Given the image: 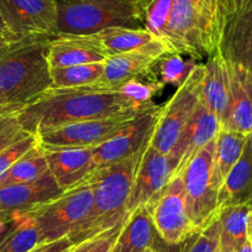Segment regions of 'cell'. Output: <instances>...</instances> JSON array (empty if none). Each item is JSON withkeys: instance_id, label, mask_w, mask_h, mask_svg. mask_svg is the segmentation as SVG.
<instances>
[{"instance_id": "obj_1", "label": "cell", "mask_w": 252, "mask_h": 252, "mask_svg": "<svg viewBox=\"0 0 252 252\" xmlns=\"http://www.w3.org/2000/svg\"><path fill=\"white\" fill-rule=\"evenodd\" d=\"M155 106L154 101L142 103L123 89L101 92L86 87L48 88L21 109L19 121L24 130L36 135L61 125L121 114H140Z\"/></svg>"}, {"instance_id": "obj_2", "label": "cell", "mask_w": 252, "mask_h": 252, "mask_svg": "<svg viewBox=\"0 0 252 252\" xmlns=\"http://www.w3.org/2000/svg\"><path fill=\"white\" fill-rule=\"evenodd\" d=\"M145 29L171 53L208 58L218 50V0H152Z\"/></svg>"}, {"instance_id": "obj_3", "label": "cell", "mask_w": 252, "mask_h": 252, "mask_svg": "<svg viewBox=\"0 0 252 252\" xmlns=\"http://www.w3.org/2000/svg\"><path fill=\"white\" fill-rule=\"evenodd\" d=\"M147 145L123 161L96 167L87 177L93 184L94 203L88 217L69 237L74 244L125 221L135 172Z\"/></svg>"}, {"instance_id": "obj_4", "label": "cell", "mask_w": 252, "mask_h": 252, "mask_svg": "<svg viewBox=\"0 0 252 252\" xmlns=\"http://www.w3.org/2000/svg\"><path fill=\"white\" fill-rule=\"evenodd\" d=\"M48 40L31 41L0 61V105H26L52 87Z\"/></svg>"}, {"instance_id": "obj_5", "label": "cell", "mask_w": 252, "mask_h": 252, "mask_svg": "<svg viewBox=\"0 0 252 252\" xmlns=\"http://www.w3.org/2000/svg\"><path fill=\"white\" fill-rule=\"evenodd\" d=\"M151 1L79 0L73 3H57L58 32L91 35L108 28L145 29L146 10Z\"/></svg>"}, {"instance_id": "obj_6", "label": "cell", "mask_w": 252, "mask_h": 252, "mask_svg": "<svg viewBox=\"0 0 252 252\" xmlns=\"http://www.w3.org/2000/svg\"><path fill=\"white\" fill-rule=\"evenodd\" d=\"M93 203V184L86 178L55 199L26 212L35 220L43 244L71 237L89 215Z\"/></svg>"}, {"instance_id": "obj_7", "label": "cell", "mask_w": 252, "mask_h": 252, "mask_svg": "<svg viewBox=\"0 0 252 252\" xmlns=\"http://www.w3.org/2000/svg\"><path fill=\"white\" fill-rule=\"evenodd\" d=\"M217 137L208 142L188 163L183 173L188 215L197 231H202L219 217V186L214 176V152Z\"/></svg>"}, {"instance_id": "obj_8", "label": "cell", "mask_w": 252, "mask_h": 252, "mask_svg": "<svg viewBox=\"0 0 252 252\" xmlns=\"http://www.w3.org/2000/svg\"><path fill=\"white\" fill-rule=\"evenodd\" d=\"M203 76L204 64H195L173 96L159 110L150 146L161 154L168 155L172 151L189 119L199 105Z\"/></svg>"}, {"instance_id": "obj_9", "label": "cell", "mask_w": 252, "mask_h": 252, "mask_svg": "<svg viewBox=\"0 0 252 252\" xmlns=\"http://www.w3.org/2000/svg\"><path fill=\"white\" fill-rule=\"evenodd\" d=\"M218 51L252 77V0H218Z\"/></svg>"}, {"instance_id": "obj_10", "label": "cell", "mask_w": 252, "mask_h": 252, "mask_svg": "<svg viewBox=\"0 0 252 252\" xmlns=\"http://www.w3.org/2000/svg\"><path fill=\"white\" fill-rule=\"evenodd\" d=\"M171 51L158 38L127 52L110 56L104 62V73L95 83L86 88L101 92L121 91L125 84L132 81L158 82L155 68Z\"/></svg>"}, {"instance_id": "obj_11", "label": "cell", "mask_w": 252, "mask_h": 252, "mask_svg": "<svg viewBox=\"0 0 252 252\" xmlns=\"http://www.w3.org/2000/svg\"><path fill=\"white\" fill-rule=\"evenodd\" d=\"M137 115L139 114L130 113L78 121L43 130L36 136L38 145L45 150L96 147L115 137Z\"/></svg>"}, {"instance_id": "obj_12", "label": "cell", "mask_w": 252, "mask_h": 252, "mask_svg": "<svg viewBox=\"0 0 252 252\" xmlns=\"http://www.w3.org/2000/svg\"><path fill=\"white\" fill-rule=\"evenodd\" d=\"M157 235L168 245L183 244L197 234L188 215L182 176L173 177L158 197L147 205Z\"/></svg>"}, {"instance_id": "obj_13", "label": "cell", "mask_w": 252, "mask_h": 252, "mask_svg": "<svg viewBox=\"0 0 252 252\" xmlns=\"http://www.w3.org/2000/svg\"><path fill=\"white\" fill-rule=\"evenodd\" d=\"M0 16L6 29L29 38H52L58 35L56 0H0Z\"/></svg>"}, {"instance_id": "obj_14", "label": "cell", "mask_w": 252, "mask_h": 252, "mask_svg": "<svg viewBox=\"0 0 252 252\" xmlns=\"http://www.w3.org/2000/svg\"><path fill=\"white\" fill-rule=\"evenodd\" d=\"M159 110L161 108L156 105L139 114L115 137L94 147L95 168L123 161L150 144Z\"/></svg>"}, {"instance_id": "obj_15", "label": "cell", "mask_w": 252, "mask_h": 252, "mask_svg": "<svg viewBox=\"0 0 252 252\" xmlns=\"http://www.w3.org/2000/svg\"><path fill=\"white\" fill-rule=\"evenodd\" d=\"M174 167L167 155L147 145L136 167L126 213L129 217L137 208L147 207L173 178Z\"/></svg>"}, {"instance_id": "obj_16", "label": "cell", "mask_w": 252, "mask_h": 252, "mask_svg": "<svg viewBox=\"0 0 252 252\" xmlns=\"http://www.w3.org/2000/svg\"><path fill=\"white\" fill-rule=\"evenodd\" d=\"M221 131V123L200 100L181 137L167 156L174 167L173 177L183 173L193 157Z\"/></svg>"}, {"instance_id": "obj_17", "label": "cell", "mask_w": 252, "mask_h": 252, "mask_svg": "<svg viewBox=\"0 0 252 252\" xmlns=\"http://www.w3.org/2000/svg\"><path fill=\"white\" fill-rule=\"evenodd\" d=\"M108 52L95 33H60L48 40L47 61L51 68L105 62Z\"/></svg>"}, {"instance_id": "obj_18", "label": "cell", "mask_w": 252, "mask_h": 252, "mask_svg": "<svg viewBox=\"0 0 252 252\" xmlns=\"http://www.w3.org/2000/svg\"><path fill=\"white\" fill-rule=\"evenodd\" d=\"M42 150L48 169L63 192L83 182L95 169L94 147Z\"/></svg>"}, {"instance_id": "obj_19", "label": "cell", "mask_w": 252, "mask_h": 252, "mask_svg": "<svg viewBox=\"0 0 252 252\" xmlns=\"http://www.w3.org/2000/svg\"><path fill=\"white\" fill-rule=\"evenodd\" d=\"M62 193L63 190L48 171L33 181L0 188V213L30 210L55 199Z\"/></svg>"}, {"instance_id": "obj_20", "label": "cell", "mask_w": 252, "mask_h": 252, "mask_svg": "<svg viewBox=\"0 0 252 252\" xmlns=\"http://www.w3.org/2000/svg\"><path fill=\"white\" fill-rule=\"evenodd\" d=\"M226 66L230 78V100L221 130L250 135L252 132V77L236 64L226 62Z\"/></svg>"}, {"instance_id": "obj_21", "label": "cell", "mask_w": 252, "mask_h": 252, "mask_svg": "<svg viewBox=\"0 0 252 252\" xmlns=\"http://www.w3.org/2000/svg\"><path fill=\"white\" fill-rule=\"evenodd\" d=\"M202 103L224 123L230 100V78L227 66L219 51L209 56L204 63L202 81Z\"/></svg>"}, {"instance_id": "obj_22", "label": "cell", "mask_w": 252, "mask_h": 252, "mask_svg": "<svg viewBox=\"0 0 252 252\" xmlns=\"http://www.w3.org/2000/svg\"><path fill=\"white\" fill-rule=\"evenodd\" d=\"M252 199V132L247 135L244 150L225 178L218 194V210L232 205L249 204Z\"/></svg>"}, {"instance_id": "obj_23", "label": "cell", "mask_w": 252, "mask_h": 252, "mask_svg": "<svg viewBox=\"0 0 252 252\" xmlns=\"http://www.w3.org/2000/svg\"><path fill=\"white\" fill-rule=\"evenodd\" d=\"M159 241L149 209L141 207L126 218L111 252H144L157 249Z\"/></svg>"}, {"instance_id": "obj_24", "label": "cell", "mask_w": 252, "mask_h": 252, "mask_svg": "<svg viewBox=\"0 0 252 252\" xmlns=\"http://www.w3.org/2000/svg\"><path fill=\"white\" fill-rule=\"evenodd\" d=\"M247 135L221 130L217 136L214 152V176L219 188L232 167L239 161L244 150Z\"/></svg>"}, {"instance_id": "obj_25", "label": "cell", "mask_w": 252, "mask_h": 252, "mask_svg": "<svg viewBox=\"0 0 252 252\" xmlns=\"http://www.w3.org/2000/svg\"><path fill=\"white\" fill-rule=\"evenodd\" d=\"M109 57L127 52L154 41L155 36L147 29L108 28L95 32Z\"/></svg>"}, {"instance_id": "obj_26", "label": "cell", "mask_w": 252, "mask_h": 252, "mask_svg": "<svg viewBox=\"0 0 252 252\" xmlns=\"http://www.w3.org/2000/svg\"><path fill=\"white\" fill-rule=\"evenodd\" d=\"M15 225L0 244V252H30L41 244V236L35 220L26 210L14 212Z\"/></svg>"}, {"instance_id": "obj_27", "label": "cell", "mask_w": 252, "mask_h": 252, "mask_svg": "<svg viewBox=\"0 0 252 252\" xmlns=\"http://www.w3.org/2000/svg\"><path fill=\"white\" fill-rule=\"evenodd\" d=\"M48 171L45 152L37 145L0 176V188L33 181Z\"/></svg>"}, {"instance_id": "obj_28", "label": "cell", "mask_w": 252, "mask_h": 252, "mask_svg": "<svg viewBox=\"0 0 252 252\" xmlns=\"http://www.w3.org/2000/svg\"><path fill=\"white\" fill-rule=\"evenodd\" d=\"M249 213V204L232 205L219 210V220L221 225L219 245L237 250L247 241Z\"/></svg>"}, {"instance_id": "obj_29", "label": "cell", "mask_w": 252, "mask_h": 252, "mask_svg": "<svg viewBox=\"0 0 252 252\" xmlns=\"http://www.w3.org/2000/svg\"><path fill=\"white\" fill-rule=\"evenodd\" d=\"M104 73V62L51 68V88H78L95 83Z\"/></svg>"}, {"instance_id": "obj_30", "label": "cell", "mask_w": 252, "mask_h": 252, "mask_svg": "<svg viewBox=\"0 0 252 252\" xmlns=\"http://www.w3.org/2000/svg\"><path fill=\"white\" fill-rule=\"evenodd\" d=\"M221 225L219 217L205 229L197 232L182 244L181 252H215L220 242Z\"/></svg>"}, {"instance_id": "obj_31", "label": "cell", "mask_w": 252, "mask_h": 252, "mask_svg": "<svg viewBox=\"0 0 252 252\" xmlns=\"http://www.w3.org/2000/svg\"><path fill=\"white\" fill-rule=\"evenodd\" d=\"M158 66L159 72H161L162 83H171L179 87L186 81L188 74L190 73L193 67L195 66V63L194 60L184 61L181 57V55L169 53L166 57L162 58L161 62L158 63Z\"/></svg>"}, {"instance_id": "obj_32", "label": "cell", "mask_w": 252, "mask_h": 252, "mask_svg": "<svg viewBox=\"0 0 252 252\" xmlns=\"http://www.w3.org/2000/svg\"><path fill=\"white\" fill-rule=\"evenodd\" d=\"M124 222L108 230H104L93 236L87 237L86 240L78 244H74L71 252H111L114 244L123 229Z\"/></svg>"}, {"instance_id": "obj_33", "label": "cell", "mask_w": 252, "mask_h": 252, "mask_svg": "<svg viewBox=\"0 0 252 252\" xmlns=\"http://www.w3.org/2000/svg\"><path fill=\"white\" fill-rule=\"evenodd\" d=\"M37 145V136L32 132H29L28 135L4 149L0 152V176Z\"/></svg>"}, {"instance_id": "obj_34", "label": "cell", "mask_w": 252, "mask_h": 252, "mask_svg": "<svg viewBox=\"0 0 252 252\" xmlns=\"http://www.w3.org/2000/svg\"><path fill=\"white\" fill-rule=\"evenodd\" d=\"M35 40H38V38L23 37V36H18L10 32V31H0V61L13 51Z\"/></svg>"}, {"instance_id": "obj_35", "label": "cell", "mask_w": 252, "mask_h": 252, "mask_svg": "<svg viewBox=\"0 0 252 252\" xmlns=\"http://www.w3.org/2000/svg\"><path fill=\"white\" fill-rule=\"evenodd\" d=\"M73 245L74 242L69 237H63V239L55 240V241L37 245L30 252H71Z\"/></svg>"}, {"instance_id": "obj_36", "label": "cell", "mask_w": 252, "mask_h": 252, "mask_svg": "<svg viewBox=\"0 0 252 252\" xmlns=\"http://www.w3.org/2000/svg\"><path fill=\"white\" fill-rule=\"evenodd\" d=\"M10 214H11V219L9 220V221L6 222V224L4 225V226L0 227V244H1V242L4 241V239H5V237L8 236L9 232L11 231V229H13L14 225H15V219H14L13 213H10Z\"/></svg>"}, {"instance_id": "obj_37", "label": "cell", "mask_w": 252, "mask_h": 252, "mask_svg": "<svg viewBox=\"0 0 252 252\" xmlns=\"http://www.w3.org/2000/svg\"><path fill=\"white\" fill-rule=\"evenodd\" d=\"M182 244L179 245H168L161 240L157 246V252H181Z\"/></svg>"}, {"instance_id": "obj_38", "label": "cell", "mask_w": 252, "mask_h": 252, "mask_svg": "<svg viewBox=\"0 0 252 252\" xmlns=\"http://www.w3.org/2000/svg\"><path fill=\"white\" fill-rule=\"evenodd\" d=\"M247 241L252 245V210H250L247 219Z\"/></svg>"}, {"instance_id": "obj_39", "label": "cell", "mask_w": 252, "mask_h": 252, "mask_svg": "<svg viewBox=\"0 0 252 252\" xmlns=\"http://www.w3.org/2000/svg\"><path fill=\"white\" fill-rule=\"evenodd\" d=\"M11 219L10 213H0V227L4 226Z\"/></svg>"}, {"instance_id": "obj_40", "label": "cell", "mask_w": 252, "mask_h": 252, "mask_svg": "<svg viewBox=\"0 0 252 252\" xmlns=\"http://www.w3.org/2000/svg\"><path fill=\"white\" fill-rule=\"evenodd\" d=\"M236 252H252V245L249 241H246L236 250Z\"/></svg>"}, {"instance_id": "obj_41", "label": "cell", "mask_w": 252, "mask_h": 252, "mask_svg": "<svg viewBox=\"0 0 252 252\" xmlns=\"http://www.w3.org/2000/svg\"><path fill=\"white\" fill-rule=\"evenodd\" d=\"M0 31H9L8 29H6L5 24H4L3 19H1V16H0Z\"/></svg>"}, {"instance_id": "obj_42", "label": "cell", "mask_w": 252, "mask_h": 252, "mask_svg": "<svg viewBox=\"0 0 252 252\" xmlns=\"http://www.w3.org/2000/svg\"><path fill=\"white\" fill-rule=\"evenodd\" d=\"M57 3H73V1H79V0H56Z\"/></svg>"}, {"instance_id": "obj_43", "label": "cell", "mask_w": 252, "mask_h": 252, "mask_svg": "<svg viewBox=\"0 0 252 252\" xmlns=\"http://www.w3.org/2000/svg\"><path fill=\"white\" fill-rule=\"evenodd\" d=\"M144 252H157V249H147L146 251Z\"/></svg>"}, {"instance_id": "obj_44", "label": "cell", "mask_w": 252, "mask_h": 252, "mask_svg": "<svg viewBox=\"0 0 252 252\" xmlns=\"http://www.w3.org/2000/svg\"><path fill=\"white\" fill-rule=\"evenodd\" d=\"M249 207H250V210H252V199L250 200V203H249Z\"/></svg>"}]
</instances>
